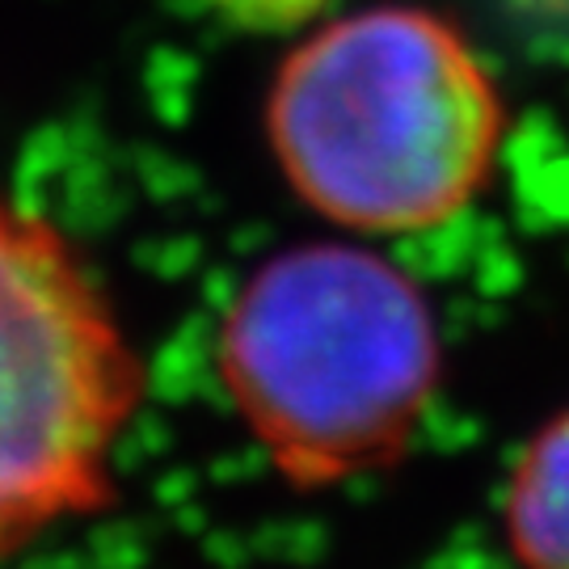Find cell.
Here are the masks:
<instances>
[{
    "label": "cell",
    "mask_w": 569,
    "mask_h": 569,
    "mask_svg": "<svg viewBox=\"0 0 569 569\" xmlns=\"http://www.w3.org/2000/svg\"><path fill=\"white\" fill-rule=\"evenodd\" d=\"M502 98L460 26L380 4L321 26L274 72L266 136L291 190L355 232H418L493 173Z\"/></svg>",
    "instance_id": "1"
},
{
    "label": "cell",
    "mask_w": 569,
    "mask_h": 569,
    "mask_svg": "<svg viewBox=\"0 0 569 569\" xmlns=\"http://www.w3.org/2000/svg\"><path fill=\"white\" fill-rule=\"evenodd\" d=\"M216 363L266 460L291 486L321 489L409 448L439 385V329L388 258L296 244L244 279Z\"/></svg>",
    "instance_id": "2"
},
{
    "label": "cell",
    "mask_w": 569,
    "mask_h": 569,
    "mask_svg": "<svg viewBox=\"0 0 569 569\" xmlns=\"http://www.w3.org/2000/svg\"><path fill=\"white\" fill-rule=\"evenodd\" d=\"M143 397V355L84 253L0 190V566L110 507Z\"/></svg>",
    "instance_id": "3"
},
{
    "label": "cell",
    "mask_w": 569,
    "mask_h": 569,
    "mask_svg": "<svg viewBox=\"0 0 569 569\" xmlns=\"http://www.w3.org/2000/svg\"><path fill=\"white\" fill-rule=\"evenodd\" d=\"M507 540L523 569H569V413L540 430L510 472Z\"/></svg>",
    "instance_id": "4"
},
{
    "label": "cell",
    "mask_w": 569,
    "mask_h": 569,
    "mask_svg": "<svg viewBox=\"0 0 569 569\" xmlns=\"http://www.w3.org/2000/svg\"><path fill=\"white\" fill-rule=\"evenodd\" d=\"M194 4L244 34H291L300 26H312L333 0H194Z\"/></svg>",
    "instance_id": "5"
},
{
    "label": "cell",
    "mask_w": 569,
    "mask_h": 569,
    "mask_svg": "<svg viewBox=\"0 0 569 569\" xmlns=\"http://www.w3.org/2000/svg\"><path fill=\"white\" fill-rule=\"evenodd\" d=\"M507 9L536 34L569 39V0H507Z\"/></svg>",
    "instance_id": "6"
}]
</instances>
